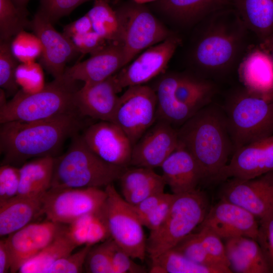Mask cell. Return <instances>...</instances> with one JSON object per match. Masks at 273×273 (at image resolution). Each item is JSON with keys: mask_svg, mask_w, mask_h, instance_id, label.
Segmentation results:
<instances>
[{"mask_svg": "<svg viewBox=\"0 0 273 273\" xmlns=\"http://www.w3.org/2000/svg\"><path fill=\"white\" fill-rule=\"evenodd\" d=\"M82 117L72 112L35 121L1 124V165L20 167L31 159L55 157L65 142L83 128Z\"/></svg>", "mask_w": 273, "mask_h": 273, "instance_id": "cell-1", "label": "cell"}, {"mask_svg": "<svg viewBox=\"0 0 273 273\" xmlns=\"http://www.w3.org/2000/svg\"><path fill=\"white\" fill-rule=\"evenodd\" d=\"M191 58L210 76L230 72L239 65L247 45L248 29L233 7L217 11L200 22Z\"/></svg>", "mask_w": 273, "mask_h": 273, "instance_id": "cell-2", "label": "cell"}, {"mask_svg": "<svg viewBox=\"0 0 273 273\" xmlns=\"http://www.w3.org/2000/svg\"><path fill=\"white\" fill-rule=\"evenodd\" d=\"M178 142L194 157L204 179L213 180L234 153L223 108L210 103L177 129Z\"/></svg>", "mask_w": 273, "mask_h": 273, "instance_id": "cell-3", "label": "cell"}, {"mask_svg": "<svg viewBox=\"0 0 273 273\" xmlns=\"http://www.w3.org/2000/svg\"><path fill=\"white\" fill-rule=\"evenodd\" d=\"M78 81L65 75L46 84L40 91L28 94L19 89L9 101L0 89V124L13 121H35L76 112L73 98Z\"/></svg>", "mask_w": 273, "mask_h": 273, "instance_id": "cell-4", "label": "cell"}, {"mask_svg": "<svg viewBox=\"0 0 273 273\" xmlns=\"http://www.w3.org/2000/svg\"><path fill=\"white\" fill-rule=\"evenodd\" d=\"M126 168L104 161L78 133L71 139L67 151L55 158L51 188L106 187L118 180Z\"/></svg>", "mask_w": 273, "mask_h": 273, "instance_id": "cell-5", "label": "cell"}, {"mask_svg": "<svg viewBox=\"0 0 273 273\" xmlns=\"http://www.w3.org/2000/svg\"><path fill=\"white\" fill-rule=\"evenodd\" d=\"M222 108L234 152L273 135V99L260 98L242 87L229 95Z\"/></svg>", "mask_w": 273, "mask_h": 273, "instance_id": "cell-6", "label": "cell"}, {"mask_svg": "<svg viewBox=\"0 0 273 273\" xmlns=\"http://www.w3.org/2000/svg\"><path fill=\"white\" fill-rule=\"evenodd\" d=\"M211 207L206 195L197 189L174 194L168 216L157 230L147 239L150 258L174 247L203 221Z\"/></svg>", "mask_w": 273, "mask_h": 273, "instance_id": "cell-7", "label": "cell"}, {"mask_svg": "<svg viewBox=\"0 0 273 273\" xmlns=\"http://www.w3.org/2000/svg\"><path fill=\"white\" fill-rule=\"evenodd\" d=\"M102 208L110 238L133 259L144 261L147 239L142 221L132 205L120 195L113 184L105 187Z\"/></svg>", "mask_w": 273, "mask_h": 273, "instance_id": "cell-8", "label": "cell"}, {"mask_svg": "<svg viewBox=\"0 0 273 273\" xmlns=\"http://www.w3.org/2000/svg\"><path fill=\"white\" fill-rule=\"evenodd\" d=\"M115 10L122 26L125 66L143 50L173 35L144 4L131 0Z\"/></svg>", "mask_w": 273, "mask_h": 273, "instance_id": "cell-9", "label": "cell"}, {"mask_svg": "<svg viewBox=\"0 0 273 273\" xmlns=\"http://www.w3.org/2000/svg\"><path fill=\"white\" fill-rule=\"evenodd\" d=\"M107 197L99 188L50 189L42 196V214L52 221L69 224L100 210Z\"/></svg>", "mask_w": 273, "mask_h": 273, "instance_id": "cell-10", "label": "cell"}, {"mask_svg": "<svg viewBox=\"0 0 273 273\" xmlns=\"http://www.w3.org/2000/svg\"><path fill=\"white\" fill-rule=\"evenodd\" d=\"M154 89L142 84L128 87L119 97L113 122L126 134L133 146L157 120Z\"/></svg>", "mask_w": 273, "mask_h": 273, "instance_id": "cell-11", "label": "cell"}, {"mask_svg": "<svg viewBox=\"0 0 273 273\" xmlns=\"http://www.w3.org/2000/svg\"><path fill=\"white\" fill-rule=\"evenodd\" d=\"M224 181L219 199L244 208L258 220L273 210V171L253 178Z\"/></svg>", "mask_w": 273, "mask_h": 273, "instance_id": "cell-12", "label": "cell"}, {"mask_svg": "<svg viewBox=\"0 0 273 273\" xmlns=\"http://www.w3.org/2000/svg\"><path fill=\"white\" fill-rule=\"evenodd\" d=\"M180 42L172 35L146 49L114 75L119 88L144 84L164 71Z\"/></svg>", "mask_w": 273, "mask_h": 273, "instance_id": "cell-13", "label": "cell"}, {"mask_svg": "<svg viewBox=\"0 0 273 273\" xmlns=\"http://www.w3.org/2000/svg\"><path fill=\"white\" fill-rule=\"evenodd\" d=\"M273 171V135L236 150L227 164L213 180L246 179Z\"/></svg>", "mask_w": 273, "mask_h": 273, "instance_id": "cell-14", "label": "cell"}, {"mask_svg": "<svg viewBox=\"0 0 273 273\" xmlns=\"http://www.w3.org/2000/svg\"><path fill=\"white\" fill-rule=\"evenodd\" d=\"M178 144L177 129L157 119L132 146L130 165L153 169L160 167Z\"/></svg>", "mask_w": 273, "mask_h": 273, "instance_id": "cell-15", "label": "cell"}, {"mask_svg": "<svg viewBox=\"0 0 273 273\" xmlns=\"http://www.w3.org/2000/svg\"><path fill=\"white\" fill-rule=\"evenodd\" d=\"M81 136L90 149L104 161L122 167L130 165L132 144L114 122L100 121L92 124Z\"/></svg>", "mask_w": 273, "mask_h": 273, "instance_id": "cell-16", "label": "cell"}, {"mask_svg": "<svg viewBox=\"0 0 273 273\" xmlns=\"http://www.w3.org/2000/svg\"><path fill=\"white\" fill-rule=\"evenodd\" d=\"M30 28L41 43L40 64L54 78L61 77L67 63L78 53L72 42L63 33L58 32L53 24L38 12L30 22Z\"/></svg>", "mask_w": 273, "mask_h": 273, "instance_id": "cell-17", "label": "cell"}, {"mask_svg": "<svg viewBox=\"0 0 273 273\" xmlns=\"http://www.w3.org/2000/svg\"><path fill=\"white\" fill-rule=\"evenodd\" d=\"M66 224L46 219L30 223L6 238L12 260L10 272H17L21 266L48 245Z\"/></svg>", "mask_w": 273, "mask_h": 273, "instance_id": "cell-18", "label": "cell"}, {"mask_svg": "<svg viewBox=\"0 0 273 273\" xmlns=\"http://www.w3.org/2000/svg\"><path fill=\"white\" fill-rule=\"evenodd\" d=\"M200 226L209 228L222 239L245 237L256 241L259 222L244 208L220 199L211 206Z\"/></svg>", "mask_w": 273, "mask_h": 273, "instance_id": "cell-19", "label": "cell"}, {"mask_svg": "<svg viewBox=\"0 0 273 273\" xmlns=\"http://www.w3.org/2000/svg\"><path fill=\"white\" fill-rule=\"evenodd\" d=\"M114 75L100 82L84 83L76 92L73 103L80 116L113 122L119 98L117 94L121 91Z\"/></svg>", "mask_w": 273, "mask_h": 273, "instance_id": "cell-20", "label": "cell"}, {"mask_svg": "<svg viewBox=\"0 0 273 273\" xmlns=\"http://www.w3.org/2000/svg\"><path fill=\"white\" fill-rule=\"evenodd\" d=\"M124 66L122 44L109 43L87 59L66 67L64 75L75 81L95 83L107 79Z\"/></svg>", "mask_w": 273, "mask_h": 273, "instance_id": "cell-21", "label": "cell"}, {"mask_svg": "<svg viewBox=\"0 0 273 273\" xmlns=\"http://www.w3.org/2000/svg\"><path fill=\"white\" fill-rule=\"evenodd\" d=\"M160 167L166 185L174 194L196 190L199 183L204 179L198 162L179 142L177 147Z\"/></svg>", "mask_w": 273, "mask_h": 273, "instance_id": "cell-22", "label": "cell"}, {"mask_svg": "<svg viewBox=\"0 0 273 273\" xmlns=\"http://www.w3.org/2000/svg\"><path fill=\"white\" fill-rule=\"evenodd\" d=\"M151 5L157 12L183 26L199 23L217 11L233 7L232 0H158Z\"/></svg>", "mask_w": 273, "mask_h": 273, "instance_id": "cell-23", "label": "cell"}, {"mask_svg": "<svg viewBox=\"0 0 273 273\" xmlns=\"http://www.w3.org/2000/svg\"><path fill=\"white\" fill-rule=\"evenodd\" d=\"M239 74L244 88L250 93L266 100L273 99V62L259 47L244 56Z\"/></svg>", "mask_w": 273, "mask_h": 273, "instance_id": "cell-24", "label": "cell"}, {"mask_svg": "<svg viewBox=\"0 0 273 273\" xmlns=\"http://www.w3.org/2000/svg\"><path fill=\"white\" fill-rule=\"evenodd\" d=\"M226 256L232 272L271 273L259 244L254 239L237 237L225 240Z\"/></svg>", "mask_w": 273, "mask_h": 273, "instance_id": "cell-25", "label": "cell"}, {"mask_svg": "<svg viewBox=\"0 0 273 273\" xmlns=\"http://www.w3.org/2000/svg\"><path fill=\"white\" fill-rule=\"evenodd\" d=\"M118 180L123 198L132 206L151 195L164 192L166 185L162 175L146 167H127Z\"/></svg>", "mask_w": 273, "mask_h": 273, "instance_id": "cell-26", "label": "cell"}, {"mask_svg": "<svg viewBox=\"0 0 273 273\" xmlns=\"http://www.w3.org/2000/svg\"><path fill=\"white\" fill-rule=\"evenodd\" d=\"M179 77V74L166 75L160 79L154 89L157 100V119L172 125H181L200 110L177 99L175 92Z\"/></svg>", "mask_w": 273, "mask_h": 273, "instance_id": "cell-27", "label": "cell"}, {"mask_svg": "<svg viewBox=\"0 0 273 273\" xmlns=\"http://www.w3.org/2000/svg\"><path fill=\"white\" fill-rule=\"evenodd\" d=\"M42 196H17L0 205V236H8L42 214Z\"/></svg>", "mask_w": 273, "mask_h": 273, "instance_id": "cell-28", "label": "cell"}, {"mask_svg": "<svg viewBox=\"0 0 273 273\" xmlns=\"http://www.w3.org/2000/svg\"><path fill=\"white\" fill-rule=\"evenodd\" d=\"M55 157L31 159L20 167V180L17 196L39 197L51 187Z\"/></svg>", "mask_w": 273, "mask_h": 273, "instance_id": "cell-29", "label": "cell"}, {"mask_svg": "<svg viewBox=\"0 0 273 273\" xmlns=\"http://www.w3.org/2000/svg\"><path fill=\"white\" fill-rule=\"evenodd\" d=\"M232 4L260 42L273 32V0H232Z\"/></svg>", "mask_w": 273, "mask_h": 273, "instance_id": "cell-30", "label": "cell"}, {"mask_svg": "<svg viewBox=\"0 0 273 273\" xmlns=\"http://www.w3.org/2000/svg\"><path fill=\"white\" fill-rule=\"evenodd\" d=\"M66 231L77 247L93 246L110 237L102 208L67 224Z\"/></svg>", "mask_w": 273, "mask_h": 273, "instance_id": "cell-31", "label": "cell"}, {"mask_svg": "<svg viewBox=\"0 0 273 273\" xmlns=\"http://www.w3.org/2000/svg\"><path fill=\"white\" fill-rule=\"evenodd\" d=\"M151 273H232L228 267H212L198 264L172 248L152 258Z\"/></svg>", "mask_w": 273, "mask_h": 273, "instance_id": "cell-32", "label": "cell"}, {"mask_svg": "<svg viewBox=\"0 0 273 273\" xmlns=\"http://www.w3.org/2000/svg\"><path fill=\"white\" fill-rule=\"evenodd\" d=\"M66 226L49 245L23 264L18 272L46 273L55 262L73 252L77 247L68 235Z\"/></svg>", "mask_w": 273, "mask_h": 273, "instance_id": "cell-33", "label": "cell"}, {"mask_svg": "<svg viewBox=\"0 0 273 273\" xmlns=\"http://www.w3.org/2000/svg\"><path fill=\"white\" fill-rule=\"evenodd\" d=\"M216 92L215 84L209 80L180 74L175 94L180 102L200 109L211 103Z\"/></svg>", "mask_w": 273, "mask_h": 273, "instance_id": "cell-34", "label": "cell"}, {"mask_svg": "<svg viewBox=\"0 0 273 273\" xmlns=\"http://www.w3.org/2000/svg\"><path fill=\"white\" fill-rule=\"evenodd\" d=\"M93 7L87 13L93 30L109 43H121L122 26L115 10L109 0H94Z\"/></svg>", "mask_w": 273, "mask_h": 273, "instance_id": "cell-35", "label": "cell"}, {"mask_svg": "<svg viewBox=\"0 0 273 273\" xmlns=\"http://www.w3.org/2000/svg\"><path fill=\"white\" fill-rule=\"evenodd\" d=\"M27 15L13 0H0V40H11L21 31L30 28Z\"/></svg>", "mask_w": 273, "mask_h": 273, "instance_id": "cell-36", "label": "cell"}, {"mask_svg": "<svg viewBox=\"0 0 273 273\" xmlns=\"http://www.w3.org/2000/svg\"><path fill=\"white\" fill-rule=\"evenodd\" d=\"M11 40H0V86L8 96L19 90L15 78L18 61L12 52Z\"/></svg>", "mask_w": 273, "mask_h": 273, "instance_id": "cell-37", "label": "cell"}, {"mask_svg": "<svg viewBox=\"0 0 273 273\" xmlns=\"http://www.w3.org/2000/svg\"><path fill=\"white\" fill-rule=\"evenodd\" d=\"M11 48L15 57L21 63L35 62L40 57L42 48L41 41L35 33L22 31L11 41Z\"/></svg>", "mask_w": 273, "mask_h": 273, "instance_id": "cell-38", "label": "cell"}, {"mask_svg": "<svg viewBox=\"0 0 273 273\" xmlns=\"http://www.w3.org/2000/svg\"><path fill=\"white\" fill-rule=\"evenodd\" d=\"M15 78L21 89L28 94L38 92L46 85L42 66L35 62L19 64L16 70Z\"/></svg>", "mask_w": 273, "mask_h": 273, "instance_id": "cell-39", "label": "cell"}, {"mask_svg": "<svg viewBox=\"0 0 273 273\" xmlns=\"http://www.w3.org/2000/svg\"><path fill=\"white\" fill-rule=\"evenodd\" d=\"M110 238L90 248L84 270L89 273H113L110 250Z\"/></svg>", "mask_w": 273, "mask_h": 273, "instance_id": "cell-40", "label": "cell"}, {"mask_svg": "<svg viewBox=\"0 0 273 273\" xmlns=\"http://www.w3.org/2000/svg\"><path fill=\"white\" fill-rule=\"evenodd\" d=\"M173 248L198 264L212 267H228L217 265L211 259L197 233H191Z\"/></svg>", "mask_w": 273, "mask_h": 273, "instance_id": "cell-41", "label": "cell"}, {"mask_svg": "<svg viewBox=\"0 0 273 273\" xmlns=\"http://www.w3.org/2000/svg\"><path fill=\"white\" fill-rule=\"evenodd\" d=\"M200 226L197 233L208 255L216 264L230 268L222 239L209 228Z\"/></svg>", "mask_w": 273, "mask_h": 273, "instance_id": "cell-42", "label": "cell"}, {"mask_svg": "<svg viewBox=\"0 0 273 273\" xmlns=\"http://www.w3.org/2000/svg\"><path fill=\"white\" fill-rule=\"evenodd\" d=\"M20 167L9 164L0 167V205L18 195Z\"/></svg>", "mask_w": 273, "mask_h": 273, "instance_id": "cell-43", "label": "cell"}, {"mask_svg": "<svg viewBox=\"0 0 273 273\" xmlns=\"http://www.w3.org/2000/svg\"><path fill=\"white\" fill-rule=\"evenodd\" d=\"M90 1L92 0H40L37 12L54 24L82 4Z\"/></svg>", "mask_w": 273, "mask_h": 273, "instance_id": "cell-44", "label": "cell"}, {"mask_svg": "<svg viewBox=\"0 0 273 273\" xmlns=\"http://www.w3.org/2000/svg\"><path fill=\"white\" fill-rule=\"evenodd\" d=\"M92 246L85 245L75 253H71L57 261L46 273H78L84 270L87 254Z\"/></svg>", "mask_w": 273, "mask_h": 273, "instance_id": "cell-45", "label": "cell"}, {"mask_svg": "<svg viewBox=\"0 0 273 273\" xmlns=\"http://www.w3.org/2000/svg\"><path fill=\"white\" fill-rule=\"evenodd\" d=\"M110 250L113 273H145L146 268L136 264L130 255L110 238Z\"/></svg>", "mask_w": 273, "mask_h": 273, "instance_id": "cell-46", "label": "cell"}, {"mask_svg": "<svg viewBox=\"0 0 273 273\" xmlns=\"http://www.w3.org/2000/svg\"><path fill=\"white\" fill-rule=\"evenodd\" d=\"M257 242L273 273V210L259 220Z\"/></svg>", "mask_w": 273, "mask_h": 273, "instance_id": "cell-47", "label": "cell"}, {"mask_svg": "<svg viewBox=\"0 0 273 273\" xmlns=\"http://www.w3.org/2000/svg\"><path fill=\"white\" fill-rule=\"evenodd\" d=\"M174 196L173 193H166L159 204L150 213L141 219L143 226L149 229L150 232L157 230L163 224L169 213Z\"/></svg>", "mask_w": 273, "mask_h": 273, "instance_id": "cell-48", "label": "cell"}, {"mask_svg": "<svg viewBox=\"0 0 273 273\" xmlns=\"http://www.w3.org/2000/svg\"><path fill=\"white\" fill-rule=\"evenodd\" d=\"M70 39L78 53L89 54L90 55L100 51L108 44L94 30L73 36Z\"/></svg>", "mask_w": 273, "mask_h": 273, "instance_id": "cell-49", "label": "cell"}, {"mask_svg": "<svg viewBox=\"0 0 273 273\" xmlns=\"http://www.w3.org/2000/svg\"><path fill=\"white\" fill-rule=\"evenodd\" d=\"M91 20L87 14L65 26L63 34L68 38L93 31Z\"/></svg>", "mask_w": 273, "mask_h": 273, "instance_id": "cell-50", "label": "cell"}, {"mask_svg": "<svg viewBox=\"0 0 273 273\" xmlns=\"http://www.w3.org/2000/svg\"><path fill=\"white\" fill-rule=\"evenodd\" d=\"M166 193H157L145 199L135 205L132 206L140 219L150 213L163 200Z\"/></svg>", "mask_w": 273, "mask_h": 273, "instance_id": "cell-51", "label": "cell"}, {"mask_svg": "<svg viewBox=\"0 0 273 273\" xmlns=\"http://www.w3.org/2000/svg\"><path fill=\"white\" fill-rule=\"evenodd\" d=\"M11 265V256L6 239H1L0 241V273H7L10 271Z\"/></svg>", "mask_w": 273, "mask_h": 273, "instance_id": "cell-52", "label": "cell"}, {"mask_svg": "<svg viewBox=\"0 0 273 273\" xmlns=\"http://www.w3.org/2000/svg\"><path fill=\"white\" fill-rule=\"evenodd\" d=\"M259 47L270 56L273 62V32L260 42Z\"/></svg>", "mask_w": 273, "mask_h": 273, "instance_id": "cell-53", "label": "cell"}, {"mask_svg": "<svg viewBox=\"0 0 273 273\" xmlns=\"http://www.w3.org/2000/svg\"><path fill=\"white\" fill-rule=\"evenodd\" d=\"M17 7L23 13L28 14L27 6L29 0H13Z\"/></svg>", "mask_w": 273, "mask_h": 273, "instance_id": "cell-54", "label": "cell"}, {"mask_svg": "<svg viewBox=\"0 0 273 273\" xmlns=\"http://www.w3.org/2000/svg\"><path fill=\"white\" fill-rule=\"evenodd\" d=\"M132 1L139 4H144L147 3H153L158 0H132Z\"/></svg>", "mask_w": 273, "mask_h": 273, "instance_id": "cell-55", "label": "cell"}, {"mask_svg": "<svg viewBox=\"0 0 273 273\" xmlns=\"http://www.w3.org/2000/svg\"><path fill=\"white\" fill-rule=\"evenodd\" d=\"M119 0H113V2L114 3H116L117 2H118Z\"/></svg>", "mask_w": 273, "mask_h": 273, "instance_id": "cell-56", "label": "cell"}]
</instances>
